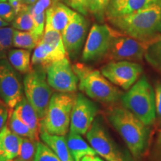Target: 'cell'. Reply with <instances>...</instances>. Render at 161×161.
I'll use <instances>...</instances> for the list:
<instances>
[{"label": "cell", "mask_w": 161, "mask_h": 161, "mask_svg": "<svg viewBox=\"0 0 161 161\" xmlns=\"http://www.w3.org/2000/svg\"><path fill=\"white\" fill-rule=\"evenodd\" d=\"M23 84L25 98L35 110L40 121L46 115L52 96L46 72L38 67L32 68L26 73Z\"/></svg>", "instance_id": "8992f818"}, {"label": "cell", "mask_w": 161, "mask_h": 161, "mask_svg": "<svg viewBox=\"0 0 161 161\" xmlns=\"http://www.w3.org/2000/svg\"><path fill=\"white\" fill-rule=\"evenodd\" d=\"M6 0H0V3H1V2H5Z\"/></svg>", "instance_id": "f6af8a7d"}, {"label": "cell", "mask_w": 161, "mask_h": 161, "mask_svg": "<svg viewBox=\"0 0 161 161\" xmlns=\"http://www.w3.org/2000/svg\"><path fill=\"white\" fill-rule=\"evenodd\" d=\"M90 23L78 12H74L72 19L62 32V38L67 55L71 58L77 57L85 41Z\"/></svg>", "instance_id": "4fadbf2b"}, {"label": "cell", "mask_w": 161, "mask_h": 161, "mask_svg": "<svg viewBox=\"0 0 161 161\" xmlns=\"http://www.w3.org/2000/svg\"><path fill=\"white\" fill-rule=\"evenodd\" d=\"M32 17H33L34 26L31 32L39 39L42 40L44 31H45L46 12L40 14L33 15Z\"/></svg>", "instance_id": "4dcf8cb0"}, {"label": "cell", "mask_w": 161, "mask_h": 161, "mask_svg": "<svg viewBox=\"0 0 161 161\" xmlns=\"http://www.w3.org/2000/svg\"><path fill=\"white\" fill-rule=\"evenodd\" d=\"M98 113V107L82 93L76 95L72 106L69 131L84 135L91 127Z\"/></svg>", "instance_id": "5bb4252c"}, {"label": "cell", "mask_w": 161, "mask_h": 161, "mask_svg": "<svg viewBox=\"0 0 161 161\" xmlns=\"http://www.w3.org/2000/svg\"><path fill=\"white\" fill-rule=\"evenodd\" d=\"M8 127L11 131L21 137H29L40 141V136H37L33 130H31L27 125L24 123L23 121L20 120L15 115L13 109H11L9 111Z\"/></svg>", "instance_id": "cb8c5ba5"}, {"label": "cell", "mask_w": 161, "mask_h": 161, "mask_svg": "<svg viewBox=\"0 0 161 161\" xmlns=\"http://www.w3.org/2000/svg\"><path fill=\"white\" fill-rule=\"evenodd\" d=\"M8 3L11 5L14 11L16 16L29 8V6L26 5L23 3V1H19V0H10V1H8Z\"/></svg>", "instance_id": "8d00e7d4"}, {"label": "cell", "mask_w": 161, "mask_h": 161, "mask_svg": "<svg viewBox=\"0 0 161 161\" xmlns=\"http://www.w3.org/2000/svg\"><path fill=\"white\" fill-rule=\"evenodd\" d=\"M13 28H0V54H4L13 46Z\"/></svg>", "instance_id": "f546056e"}, {"label": "cell", "mask_w": 161, "mask_h": 161, "mask_svg": "<svg viewBox=\"0 0 161 161\" xmlns=\"http://www.w3.org/2000/svg\"><path fill=\"white\" fill-rule=\"evenodd\" d=\"M110 0H87L88 11L102 23L105 18V14Z\"/></svg>", "instance_id": "83f0119b"}, {"label": "cell", "mask_w": 161, "mask_h": 161, "mask_svg": "<svg viewBox=\"0 0 161 161\" xmlns=\"http://www.w3.org/2000/svg\"><path fill=\"white\" fill-rule=\"evenodd\" d=\"M75 11L64 3H53L46 11L45 30H55L64 31L72 19Z\"/></svg>", "instance_id": "9a60e30c"}, {"label": "cell", "mask_w": 161, "mask_h": 161, "mask_svg": "<svg viewBox=\"0 0 161 161\" xmlns=\"http://www.w3.org/2000/svg\"><path fill=\"white\" fill-rule=\"evenodd\" d=\"M155 153L158 157L161 158V130L157 138L155 143Z\"/></svg>", "instance_id": "74e56055"}, {"label": "cell", "mask_w": 161, "mask_h": 161, "mask_svg": "<svg viewBox=\"0 0 161 161\" xmlns=\"http://www.w3.org/2000/svg\"><path fill=\"white\" fill-rule=\"evenodd\" d=\"M29 7L27 9L16 16L15 19L12 22L13 29L23 31H31L33 29V17L30 12Z\"/></svg>", "instance_id": "4316f807"}, {"label": "cell", "mask_w": 161, "mask_h": 161, "mask_svg": "<svg viewBox=\"0 0 161 161\" xmlns=\"http://www.w3.org/2000/svg\"><path fill=\"white\" fill-rule=\"evenodd\" d=\"M41 40L31 31H23L14 29L13 46L19 49L31 50L35 49Z\"/></svg>", "instance_id": "d4e9b609"}, {"label": "cell", "mask_w": 161, "mask_h": 161, "mask_svg": "<svg viewBox=\"0 0 161 161\" xmlns=\"http://www.w3.org/2000/svg\"><path fill=\"white\" fill-rule=\"evenodd\" d=\"M52 5L53 2L52 0H37L33 5L30 6L29 10L32 16L37 15L46 12Z\"/></svg>", "instance_id": "836d02e7"}, {"label": "cell", "mask_w": 161, "mask_h": 161, "mask_svg": "<svg viewBox=\"0 0 161 161\" xmlns=\"http://www.w3.org/2000/svg\"><path fill=\"white\" fill-rule=\"evenodd\" d=\"M0 161H8L5 152H4L3 148H2L1 143H0Z\"/></svg>", "instance_id": "ab89813d"}, {"label": "cell", "mask_w": 161, "mask_h": 161, "mask_svg": "<svg viewBox=\"0 0 161 161\" xmlns=\"http://www.w3.org/2000/svg\"><path fill=\"white\" fill-rule=\"evenodd\" d=\"M8 1H10V0H8ZM19 1H23V0H19Z\"/></svg>", "instance_id": "bcb514c9"}, {"label": "cell", "mask_w": 161, "mask_h": 161, "mask_svg": "<svg viewBox=\"0 0 161 161\" xmlns=\"http://www.w3.org/2000/svg\"><path fill=\"white\" fill-rule=\"evenodd\" d=\"M9 115V108L3 100L0 99V131L6 126Z\"/></svg>", "instance_id": "d590c367"}, {"label": "cell", "mask_w": 161, "mask_h": 161, "mask_svg": "<svg viewBox=\"0 0 161 161\" xmlns=\"http://www.w3.org/2000/svg\"><path fill=\"white\" fill-rule=\"evenodd\" d=\"M66 140L74 161H80L87 155H97L95 150L86 143L80 134L69 131Z\"/></svg>", "instance_id": "d6986e66"}, {"label": "cell", "mask_w": 161, "mask_h": 161, "mask_svg": "<svg viewBox=\"0 0 161 161\" xmlns=\"http://www.w3.org/2000/svg\"><path fill=\"white\" fill-rule=\"evenodd\" d=\"M80 161H104L103 160H102L100 158H98L96 155H87L84 157L83 158L81 159Z\"/></svg>", "instance_id": "f35d334b"}, {"label": "cell", "mask_w": 161, "mask_h": 161, "mask_svg": "<svg viewBox=\"0 0 161 161\" xmlns=\"http://www.w3.org/2000/svg\"><path fill=\"white\" fill-rule=\"evenodd\" d=\"M154 101H155L156 116L161 119V82H157L154 86Z\"/></svg>", "instance_id": "e575fe53"}, {"label": "cell", "mask_w": 161, "mask_h": 161, "mask_svg": "<svg viewBox=\"0 0 161 161\" xmlns=\"http://www.w3.org/2000/svg\"><path fill=\"white\" fill-rule=\"evenodd\" d=\"M108 117L124 140L132 156L135 159H140L148 147V126L124 107L112 108Z\"/></svg>", "instance_id": "7a4b0ae2"}, {"label": "cell", "mask_w": 161, "mask_h": 161, "mask_svg": "<svg viewBox=\"0 0 161 161\" xmlns=\"http://www.w3.org/2000/svg\"><path fill=\"white\" fill-rule=\"evenodd\" d=\"M40 139L46 146L55 153L60 161H74L64 136L54 135L48 133H40Z\"/></svg>", "instance_id": "ffe728a7"}, {"label": "cell", "mask_w": 161, "mask_h": 161, "mask_svg": "<svg viewBox=\"0 0 161 161\" xmlns=\"http://www.w3.org/2000/svg\"><path fill=\"white\" fill-rule=\"evenodd\" d=\"M0 99H1V98H0Z\"/></svg>", "instance_id": "7dc6e473"}, {"label": "cell", "mask_w": 161, "mask_h": 161, "mask_svg": "<svg viewBox=\"0 0 161 161\" xmlns=\"http://www.w3.org/2000/svg\"><path fill=\"white\" fill-rule=\"evenodd\" d=\"M48 83L52 89L60 92H75L78 79L68 57L55 61L46 70Z\"/></svg>", "instance_id": "7c38bea8"}, {"label": "cell", "mask_w": 161, "mask_h": 161, "mask_svg": "<svg viewBox=\"0 0 161 161\" xmlns=\"http://www.w3.org/2000/svg\"><path fill=\"white\" fill-rule=\"evenodd\" d=\"M66 57H68L67 54L57 51L48 44L40 41L32 55L31 65L46 72L52 64Z\"/></svg>", "instance_id": "e0dca14e"}, {"label": "cell", "mask_w": 161, "mask_h": 161, "mask_svg": "<svg viewBox=\"0 0 161 161\" xmlns=\"http://www.w3.org/2000/svg\"><path fill=\"white\" fill-rule=\"evenodd\" d=\"M114 29L105 24H94L90 29L84 45L81 59L95 62L105 58L110 49Z\"/></svg>", "instance_id": "9c48e42d"}, {"label": "cell", "mask_w": 161, "mask_h": 161, "mask_svg": "<svg viewBox=\"0 0 161 161\" xmlns=\"http://www.w3.org/2000/svg\"><path fill=\"white\" fill-rule=\"evenodd\" d=\"M8 56L11 65L21 73L26 74L32 69L31 53L29 50L11 49L9 51Z\"/></svg>", "instance_id": "7402d4cb"}, {"label": "cell", "mask_w": 161, "mask_h": 161, "mask_svg": "<svg viewBox=\"0 0 161 161\" xmlns=\"http://www.w3.org/2000/svg\"><path fill=\"white\" fill-rule=\"evenodd\" d=\"M125 35L147 41L161 35V0L130 14L108 19Z\"/></svg>", "instance_id": "6da1fadb"}, {"label": "cell", "mask_w": 161, "mask_h": 161, "mask_svg": "<svg viewBox=\"0 0 161 161\" xmlns=\"http://www.w3.org/2000/svg\"><path fill=\"white\" fill-rule=\"evenodd\" d=\"M72 69L78 77L79 90L91 99L108 104L122 96V92L98 70L81 63L74 64Z\"/></svg>", "instance_id": "3957f363"}, {"label": "cell", "mask_w": 161, "mask_h": 161, "mask_svg": "<svg viewBox=\"0 0 161 161\" xmlns=\"http://www.w3.org/2000/svg\"><path fill=\"white\" fill-rule=\"evenodd\" d=\"M53 2V3H66L67 0H52Z\"/></svg>", "instance_id": "7bdbcfd3"}, {"label": "cell", "mask_w": 161, "mask_h": 161, "mask_svg": "<svg viewBox=\"0 0 161 161\" xmlns=\"http://www.w3.org/2000/svg\"><path fill=\"white\" fill-rule=\"evenodd\" d=\"M86 136L96 154L107 161H134L114 142L99 119L93 121Z\"/></svg>", "instance_id": "52a82bcc"}, {"label": "cell", "mask_w": 161, "mask_h": 161, "mask_svg": "<svg viewBox=\"0 0 161 161\" xmlns=\"http://www.w3.org/2000/svg\"><path fill=\"white\" fill-rule=\"evenodd\" d=\"M0 17L8 23L13 22L16 17L15 12L11 5L6 1L0 3Z\"/></svg>", "instance_id": "1f68e13d"}, {"label": "cell", "mask_w": 161, "mask_h": 161, "mask_svg": "<svg viewBox=\"0 0 161 161\" xmlns=\"http://www.w3.org/2000/svg\"><path fill=\"white\" fill-rule=\"evenodd\" d=\"M120 99L124 108L146 125L150 126L154 123L157 118L154 90L145 76L122 94Z\"/></svg>", "instance_id": "277c9868"}, {"label": "cell", "mask_w": 161, "mask_h": 161, "mask_svg": "<svg viewBox=\"0 0 161 161\" xmlns=\"http://www.w3.org/2000/svg\"><path fill=\"white\" fill-rule=\"evenodd\" d=\"M144 58L154 69L161 72V35L146 41Z\"/></svg>", "instance_id": "603a6c76"}, {"label": "cell", "mask_w": 161, "mask_h": 161, "mask_svg": "<svg viewBox=\"0 0 161 161\" xmlns=\"http://www.w3.org/2000/svg\"><path fill=\"white\" fill-rule=\"evenodd\" d=\"M142 66L128 60L110 61L101 68V72L113 84L129 90L142 75Z\"/></svg>", "instance_id": "30bf717a"}, {"label": "cell", "mask_w": 161, "mask_h": 161, "mask_svg": "<svg viewBox=\"0 0 161 161\" xmlns=\"http://www.w3.org/2000/svg\"><path fill=\"white\" fill-rule=\"evenodd\" d=\"M146 41H141L114 30L110 49L104 58L110 61H140L144 58Z\"/></svg>", "instance_id": "ba28073f"}, {"label": "cell", "mask_w": 161, "mask_h": 161, "mask_svg": "<svg viewBox=\"0 0 161 161\" xmlns=\"http://www.w3.org/2000/svg\"><path fill=\"white\" fill-rule=\"evenodd\" d=\"M8 161H21V160H19V159H18L17 158H14V159H12V160H8Z\"/></svg>", "instance_id": "ee69618b"}, {"label": "cell", "mask_w": 161, "mask_h": 161, "mask_svg": "<svg viewBox=\"0 0 161 161\" xmlns=\"http://www.w3.org/2000/svg\"><path fill=\"white\" fill-rule=\"evenodd\" d=\"M66 5L84 17L88 15L87 0H67Z\"/></svg>", "instance_id": "d6a6232c"}, {"label": "cell", "mask_w": 161, "mask_h": 161, "mask_svg": "<svg viewBox=\"0 0 161 161\" xmlns=\"http://www.w3.org/2000/svg\"><path fill=\"white\" fill-rule=\"evenodd\" d=\"M39 141L29 137H22L17 158L21 161H35Z\"/></svg>", "instance_id": "484cf974"}, {"label": "cell", "mask_w": 161, "mask_h": 161, "mask_svg": "<svg viewBox=\"0 0 161 161\" xmlns=\"http://www.w3.org/2000/svg\"><path fill=\"white\" fill-rule=\"evenodd\" d=\"M35 161H60V160L49 146L39 141Z\"/></svg>", "instance_id": "f1b7e54d"}, {"label": "cell", "mask_w": 161, "mask_h": 161, "mask_svg": "<svg viewBox=\"0 0 161 161\" xmlns=\"http://www.w3.org/2000/svg\"><path fill=\"white\" fill-rule=\"evenodd\" d=\"M21 140V136L11 131L7 125L0 131V143L8 161L19 155Z\"/></svg>", "instance_id": "44dd1931"}, {"label": "cell", "mask_w": 161, "mask_h": 161, "mask_svg": "<svg viewBox=\"0 0 161 161\" xmlns=\"http://www.w3.org/2000/svg\"><path fill=\"white\" fill-rule=\"evenodd\" d=\"M23 86L16 69L7 60H0V98L14 109L23 98Z\"/></svg>", "instance_id": "8fae6325"}, {"label": "cell", "mask_w": 161, "mask_h": 161, "mask_svg": "<svg viewBox=\"0 0 161 161\" xmlns=\"http://www.w3.org/2000/svg\"><path fill=\"white\" fill-rule=\"evenodd\" d=\"M8 25H9V23L5 21V20L3 19L1 17H0V28L7 27V26H8Z\"/></svg>", "instance_id": "b9f144b4"}, {"label": "cell", "mask_w": 161, "mask_h": 161, "mask_svg": "<svg viewBox=\"0 0 161 161\" xmlns=\"http://www.w3.org/2000/svg\"><path fill=\"white\" fill-rule=\"evenodd\" d=\"M159 0H110L107 8L108 19L128 15L148 7Z\"/></svg>", "instance_id": "2e32d148"}, {"label": "cell", "mask_w": 161, "mask_h": 161, "mask_svg": "<svg viewBox=\"0 0 161 161\" xmlns=\"http://www.w3.org/2000/svg\"><path fill=\"white\" fill-rule=\"evenodd\" d=\"M75 97L73 92H59L52 96L46 115L40 121V133L60 136L67 134Z\"/></svg>", "instance_id": "5b68a950"}, {"label": "cell", "mask_w": 161, "mask_h": 161, "mask_svg": "<svg viewBox=\"0 0 161 161\" xmlns=\"http://www.w3.org/2000/svg\"><path fill=\"white\" fill-rule=\"evenodd\" d=\"M37 0H23V3L28 6H31L35 4Z\"/></svg>", "instance_id": "60d3db41"}, {"label": "cell", "mask_w": 161, "mask_h": 161, "mask_svg": "<svg viewBox=\"0 0 161 161\" xmlns=\"http://www.w3.org/2000/svg\"><path fill=\"white\" fill-rule=\"evenodd\" d=\"M14 113L15 115L22 120L24 123L34 130V132L40 136V119L36 113L35 110L32 107L29 101L23 96L22 100L18 103L14 108Z\"/></svg>", "instance_id": "ac0fdd59"}]
</instances>
